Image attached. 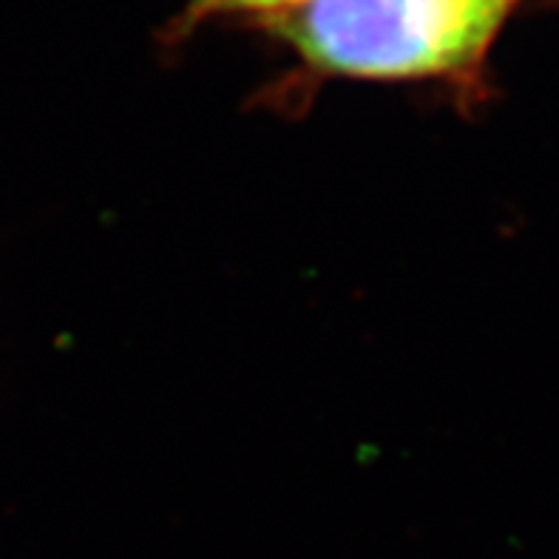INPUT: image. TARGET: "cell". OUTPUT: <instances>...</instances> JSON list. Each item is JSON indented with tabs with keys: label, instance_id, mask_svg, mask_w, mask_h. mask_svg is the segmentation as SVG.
Segmentation results:
<instances>
[{
	"label": "cell",
	"instance_id": "2",
	"mask_svg": "<svg viewBox=\"0 0 559 559\" xmlns=\"http://www.w3.org/2000/svg\"><path fill=\"white\" fill-rule=\"evenodd\" d=\"M305 0H188V17L202 21L211 14H234V12H253V14H282L287 9L298 7Z\"/></svg>",
	"mask_w": 559,
	"mask_h": 559
},
{
	"label": "cell",
	"instance_id": "1",
	"mask_svg": "<svg viewBox=\"0 0 559 559\" xmlns=\"http://www.w3.org/2000/svg\"><path fill=\"white\" fill-rule=\"evenodd\" d=\"M367 63L401 80L480 69L520 0H335Z\"/></svg>",
	"mask_w": 559,
	"mask_h": 559
}]
</instances>
